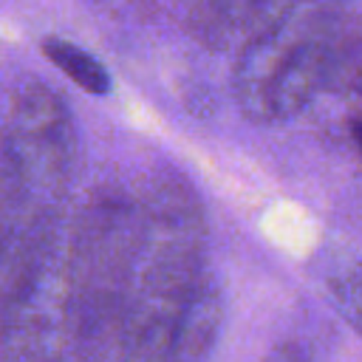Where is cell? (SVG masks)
<instances>
[{"label": "cell", "mask_w": 362, "mask_h": 362, "mask_svg": "<svg viewBox=\"0 0 362 362\" xmlns=\"http://www.w3.org/2000/svg\"><path fill=\"white\" fill-rule=\"evenodd\" d=\"M206 223L184 181H158L139 198V235L119 322L122 362H201L221 300L206 274Z\"/></svg>", "instance_id": "1"}, {"label": "cell", "mask_w": 362, "mask_h": 362, "mask_svg": "<svg viewBox=\"0 0 362 362\" xmlns=\"http://www.w3.org/2000/svg\"><path fill=\"white\" fill-rule=\"evenodd\" d=\"M359 54L362 23L351 11L303 3L238 51V107L260 124L291 119L320 90L354 79Z\"/></svg>", "instance_id": "2"}, {"label": "cell", "mask_w": 362, "mask_h": 362, "mask_svg": "<svg viewBox=\"0 0 362 362\" xmlns=\"http://www.w3.org/2000/svg\"><path fill=\"white\" fill-rule=\"evenodd\" d=\"M139 235V198L99 189L74 218L62 249L65 322L85 339L119 337Z\"/></svg>", "instance_id": "3"}, {"label": "cell", "mask_w": 362, "mask_h": 362, "mask_svg": "<svg viewBox=\"0 0 362 362\" xmlns=\"http://www.w3.org/2000/svg\"><path fill=\"white\" fill-rule=\"evenodd\" d=\"M74 161L76 130L68 105L42 82L23 85L0 124V204L23 232L57 218Z\"/></svg>", "instance_id": "4"}, {"label": "cell", "mask_w": 362, "mask_h": 362, "mask_svg": "<svg viewBox=\"0 0 362 362\" xmlns=\"http://www.w3.org/2000/svg\"><path fill=\"white\" fill-rule=\"evenodd\" d=\"M303 3L308 0H195L187 25L209 48L235 45L240 51Z\"/></svg>", "instance_id": "5"}, {"label": "cell", "mask_w": 362, "mask_h": 362, "mask_svg": "<svg viewBox=\"0 0 362 362\" xmlns=\"http://www.w3.org/2000/svg\"><path fill=\"white\" fill-rule=\"evenodd\" d=\"M42 54H45L74 85H79L82 90L96 93V96L107 93L110 76H107L105 65H102L93 54H88L85 48H79L76 42H68V40H59V37H48V40H42Z\"/></svg>", "instance_id": "6"}, {"label": "cell", "mask_w": 362, "mask_h": 362, "mask_svg": "<svg viewBox=\"0 0 362 362\" xmlns=\"http://www.w3.org/2000/svg\"><path fill=\"white\" fill-rule=\"evenodd\" d=\"M266 362H305V356H303V351H300L297 345L286 342V345H277V348L266 356Z\"/></svg>", "instance_id": "7"}, {"label": "cell", "mask_w": 362, "mask_h": 362, "mask_svg": "<svg viewBox=\"0 0 362 362\" xmlns=\"http://www.w3.org/2000/svg\"><path fill=\"white\" fill-rule=\"evenodd\" d=\"M354 141H356V147H359V153H362V119L354 122Z\"/></svg>", "instance_id": "8"}]
</instances>
